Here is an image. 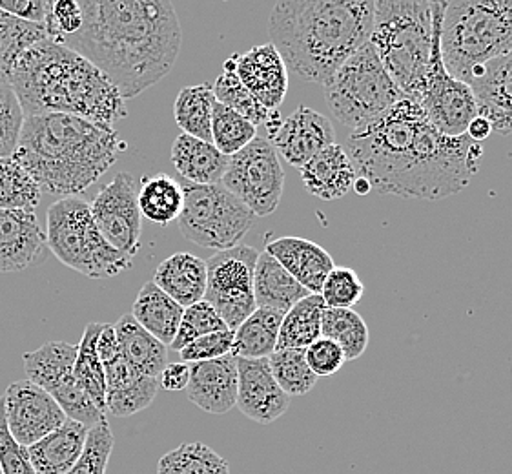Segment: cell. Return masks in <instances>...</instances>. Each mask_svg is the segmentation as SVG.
I'll return each mask as SVG.
<instances>
[{"mask_svg": "<svg viewBox=\"0 0 512 474\" xmlns=\"http://www.w3.org/2000/svg\"><path fill=\"white\" fill-rule=\"evenodd\" d=\"M88 427L66 420L59 429L28 447L30 464L35 474H64L81 458Z\"/></svg>", "mask_w": 512, "mask_h": 474, "instance_id": "25", "label": "cell"}, {"mask_svg": "<svg viewBox=\"0 0 512 474\" xmlns=\"http://www.w3.org/2000/svg\"><path fill=\"white\" fill-rule=\"evenodd\" d=\"M372 0H285L270 13L272 44L297 77L325 84L370 41Z\"/></svg>", "mask_w": 512, "mask_h": 474, "instance_id": "3", "label": "cell"}, {"mask_svg": "<svg viewBox=\"0 0 512 474\" xmlns=\"http://www.w3.org/2000/svg\"><path fill=\"white\" fill-rule=\"evenodd\" d=\"M268 137L277 154L290 165L303 168L312 157L334 145V126L325 115L307 106H299Z\"/></svg>", "mask_w": 512, "mask_h": 474, "instance_id": "18", "label": "cell"}, {"mask_svg": "<svg viewBox=\"0 0 512 474\" xmlns=\"http://www.w3.org/2000/svg\"><path fill=\"white\" fill-rule=\"evenodd\" d=\"M97 351L106 376V413L128 418L150 407L159 391V380L144 376L124 358L115 340L112 323H104Z\"/></svg>", "mask_w": 512, "mask_h": 474, "instance_id": "15", "label": "cell"}, {"mask_svg": "<svg viewBox=\"0 0 512 474\" xmlns=\"http://www.w3.org/2000/svg\"><path fill=\"white\" fill-rule=\"evenodd\" d=\"M152 281L186 309L205 299L206 261L190 252H177L157 267Z\"/></svg>", "mask_w": 512, "mask_h": 474, "instance_id": "26", "label": "cell"}, {"mask_svg": "<svg viewBox=\"0 0 512 474\" xmlns=\"http://www.w3.org/2000/svg\"><path fill=\"white\" fill-rule=\"evenodd\" d=\"M46 245L62 265L90 279L113 278L134 261L104 239L81 197H64L48 208Z\"/></svg>", "mask_w": 512, "mask_h": 474, "instance_id": "8", "label": "cell"}, {"mask_svg": "<svg viewBox=\"0 0 512 474\" xmlns=\"http://www.w3.org/2000/svg\"><path fill=\"white\" fill-rule=\"evenodd\" d=\"M0 474H2V473H0Z\"/></svg>", "mask_w": 512, "mask_h": 474, "instance_id": "56", "label": "cell"}, {"mask_svg": "<svg viewBox=\"0 0 512 474\" xmlns=\"http://www.w3.org/2000/svg\"><path fill=\"white\" fill-rule=\"evenodd\" d=\"M212 84L186 86L175 99V121L183 134L212 143V117L216 106Z\"/></svg>", "mask_w": 512, "mask_h": 474, "instance_id": "36", "label": "cell"}, {"mask_svg": "<svg viewBox=\"0 0 512 474\" xmlns=\"http://www.w3.org/2000/svg\"><path fill=\"white\" fill-rule=\"evenodd\" d=\"M370 44L403 95L420 99L431 70L434 44V2L379 0L374 2Z\"/></svg>", "mask_w": 512, "mask_h": 474, "instance_id": "6", "label": "cell"}, {"mask_svg": "<svg viewBox=\"0 0 512 474\" xmlns=\"http://www.w3.org/2000/svg\"><path fill=\"white\" fill-rule=\"evenodd\" d=\"M491 134V123H489L487 119L480 117V115L469 124V130H467V135L471 137L472 141H476V143H482V141H485Z\"/></svg>", "mask_w": 512, "mask_h": 474, "instance_id": "54", "label": "cell"}, {"mask_svg": "<svg viewBox=\"0 0 512 474\" xmlns=\"http://www.w3.org/2000/svg\"><path fill=\"white\" fill-rule=\"evenodd\" d=\"M212 88H214L217 103L234 110L236 114L243 115L254 126L267 123L268 117L272 114L239 81L234 55L226 59L223 64V73L219 75V79Z\"/></svg>", "mask_w": 512, "mask_h": 474, "instance_id": "39", "label": "cell"}, {"mask_svg": "<svg viewBox=\"0 0 512 474\" xmlns=\"http://www.w3.org/2000/svg\"><path fill=\"white\" fill-rule=\"evenodd\" d=\"M236 57V73L246 90L268 112H277L288 92V68L272 42L257 44Z\"/></svg>", "mask_w": 512, "mask_h": 474, "instance_id": "19", "label": "cell"}, {"mask_svg": "<svg viewBox=\"0 0 512 474\" xmlns=\"http://www.w3.org/2000/svg\"><path fill=\"white\" fill-rule=\"evenodd\" d=\"M445 2H434V44L431 70L423 84L420 104L427 119L447 137L467 135L469 124L478 117V104L471 86L461 83L447 73L441 59L440 30Z\"/></svg>", "mask_w": 512, "mask_h": 474, "instance_id": "13", "label": "cell"}, {"mask_svg": "<svg viewBox=\"0 0 512 474\" xmlns=\"http://www.w3.org/2000/svg\"><path fill=\"white\" fill-rule=\"evenodd\" d=\"M50 0H0V11L13 15L17 19L31 24H42L46 21Z\"/></svg>", "mask_w": 512, "mask_h": 474, "instance_id": "52", "label": "cell"}, {"mask_svg": "<svg viewBox=\"0 0 512 474\" xmlns=\"http://www.w3.org/2000/svg\"><path fill=\"white\" fill-rule=\"evenodd\" d=\"M299 172L308 194L325 201L347 196L358 179L349 154L336 143L312 157L307 165L299 168Z\"/></svg>", "mask_w": 512, "mask_h": 474, "instance_id": "24", "label": "cell"}, {"mask_svg": "<svg viewBox=\"0 0 512 474\" xmlns=\"http://www.w3.org/2000/svg\"><path fill=\"white\" fill-rule=\"evenodd\" d=\"M254 296L257 309H272L287 314L301 299L310 296V292L297 283L277 259L267 252H261L254 274Z\"/></svg>", "mask_w": 512, "mask_h": 474, "instance_id": "28", "label": "cell"}, {"mask_svg": "<svg viewBox=\"0 0 512 474\" xmlns=\"http://www.w3.org/2000/svg\"><path fill=\"white\" fill-rule=\"evenodd\" d=\"M157 474H230V467L214 449L195 442L164 454L157 464Z\"/></svg>", "mask_w": 512, "mask_h": 474, "instance_id": "40", "label": "cell"}, {"mask_svg": "<svg viewBox=\"0 0 512 474\" xmlns=\"http://www.w3.org/2000/svg\"><path fill=\"white\" fill-rule=\"evenodd\" d=\"M115 340L119 351L126 360L134 365L137 371L143 372L148 378L159 380L164 367L168 365V347L154 338L150 332L132 318V314H124L113 325Z\"/></svg>", "mask_w": 512, "mask_h": 474, "instance_id": "29", "label": "cell"}, {"mask_svg": "<svg viewBox=\"0 0 512 474\" xmlns=\"http://www.w3.org/2000/svg\"><path fill=\"white\" fill-rule=\"evenodd\" d=\"M185 207V192L174 177L159 174L144 177L139 190V210L141 216L155 225H170L177 221Z\"/></svg>", "mask_w": 512, "mask_h": 474, "instance_id": "34", "label": "cell"}, {"mask_svg": "<svg viewBox=\"0 0 512 474\" xmlns=\"http://www.w3.org/2000/svg\"><path fill=\"white\" fill-rule=\"evenodd\" d=\"M237 409L257 423L276 422L290 407V398L277 385L268 358H237Z\"/></svg>", "mask_w": 512, "mask_h": 474, "instance_id": "17", "label": "cell"}, {"mask_svg": "<svg viewBox=\"0 0 512 474\" xmlns=\"http://www.w3.org/2000/svg\"><path fill=\"white\" fill-rule=\"evenodd\" d=\"M186 396L205 413H230L237 403L236 356L192 363Z\"/></svg>", "mask_w": 512, "mask_h": 474, "instance_id": "20", "label": "cell"}, {"mask_svg": "<svg viewBox=\"0 0 512 474\" xmlns=\"http://www.w3.org/2000/svg\"><path fill=\"white\" fill-rule=\"evenodd\" d=\"M323 86L332 115L350 132L376 121L407 99L390 79L370 41L343 62Z\"/></svg>", "mask_w": 512, "mask_h": 474, "instance_id": "9", "label": "cell"}, {"mask_svg": "<svg viewBox=\"0 0 512 474\" xmlns=\"http://www.w3.org/2000/svg\"><path fill=\"white\" fill-rule=\"evenodd\" d=\"M46 39L42 24L24 22L0 11V84L10 86L11 73L22 55Z\"/></svg>", "mask_w": 512, "mask_h": 474, "instance_id": "37", "label": "cell"}, {"mask_svg": "<svg viewBox=\"0 0 512 474\" xmlns=\"http://www.w3.org/2000/svg\"><path fill=\"white\" fill-rule=\"evenodd\" d=\"M223 330L230 329L226 327L225 321L219 318L214 307L203 299L199 303L186 307L179 330L175 334V340L168 347V351L181 352L186 345H190L197 338H203L206 334H214V332H223Z\"/></svg>", "mask_w": 512, "mask_h": 474, "instance_id": "44", "label": "cell"}, {"mask_svg": "<svg viewBox=\"0 0 512 474\" xmlns=\"http://www.w3.org/2000/svg\"><path fill=\"white\" fill-rule=\"evenodd\" d=\"M46 247V230L30 210H0V272H22Z\"/></svg>", "mask_w": 512, "mask_h": 474, "instance_id": "22", "label": "cell"}, {"mask_svg": "<svg viewBox=\"0 0 512 474\" xmlns=\"http://www.w3.org/2000/svg\"><path fill=\"white\" fill-rule=\"evenodd\" d=\"M183 312L185 309L179 303L164 294L154 281H148L135 299L132 318L163 345L170 347L183 320Z\"/></svg>", "mask_w": 512, "mask_h": 474, "instance_id": "30", "label": "cell"}, {"mask_svg": "<svg viewBox=\"0 0 512 474\" xmlns=\"http://www.w3.org/2000/svg\"><path fill=\"white\" fill-rule=\"evenodd\" d=\"M185 207L177 219L181 234L195 245L217 252L239 247L256 216L221 185L183 181Z\"/></svg>", "mask_w": 512, "mask_h": 474, "instance_id": "10", "label": "cell"}, {"mask_svg": "<svg viewBox=\"0 0 512 474\" xmlns=\"http://www.w3.org/2000/svg\"><path fill=\"white\" fill-rule=\"evenodd\" d=\"M257 137V126L243 115L216 103L212 117V145L226 157H232Z\"/></svg>", "mask_w": 512, "mask_h": 474, "instance_id": "43", "label": "cell"}, {"mask_svg": "<svg viewBox=\"0 0 512 474\" xmlns=\"http://www.w3.org/2000/svg\"><path fill=\"white\" fill-rule=\"evenodd\" d=\"M84 22L81 2L77 0H50L44 30L48 39L61 44L64 39L79 33Z\"/></svg>", "mask_w": 512, "mask_h": 474, "instance_id": "48", "label": "cell"}, {"mask_svg": "<svg viewBox=\"0 0 512 474\" xmlns=\"http://www.w3.org/2000/svg\"><path fill=\"white\" fill-rule=\"evenodd\" d=\"M81 8V30L61 44L97 66L124 101L174 68L183 31L172 2L84 0Z\"/></svg>", "mask_w": 512, "mask_h": 474, "instance_id": "2", "label": "cell"}, {"mask_svg": "<svg viewBox=\"0 0 512 474\" xmlns=\"http://www.w3.org/2000/svg\"><path fill=\"white\" fill-rule=\"evenodd\" d=\"M77 360V345L66 341L44 343L37 351L22 354L24 371L28 380L46 392L66 382L73 376V365Z\"/></svg>", "mask_w": 512, "mask_h": 474, "instance_id": "32", "label": "cell"}, {"mask_svg": "<svg viewBox=\"0 0 512 474\" xmlns=\"http://www.w3.org/2000/svg\"><path fill=\"white\" fill-rule=\"evenodd\" d=\"M265 252L287 268L288 274L310 294L321 292L325 279L336 267L325 248L303 237H279L268 243Z\"/></svg>", "mask_w": 512, "mask_h": 474, "instance_id": "23", "label": "cell"}, {"mask_svg": "<svg viewBox=\"0 0 512 474\" xmlns=\"http://www.w3.org/2000/svg\"><path fill=\"white\" fill-rule=\"evenodd\" d=\"M478 115L487 119L492 132L512 134V50L487 62L471 84Z\"/></svg>", "mask_w": 512, "mask_h": 474, "instance_id": "21", "label": "cell"}, {"mask_svg": "<svg viewBox=\"0 0 512 474\" xmlns=\"http://www.w3.org/2000/svg\"><path fill=\"white\" fill-rule=\"evenodd\" d=\"M126 148L113 126L70 114L31 115L13 159L42 190L64 199L97 183Z\"/></svg>", "mask_w": 512, "mask_h": 474, "instance_id": "4", "label": "cell"}, {"mask_svg": "<svg viewBox=\"0 0 512 474\" xmlns=\"http://www.w3.org/2000/svg\"><path fill=\"white\" fill-rule=\"evenodd\" d=\"M113 444H115V440H113L112 427L104 418L88 431V438H86L81 458L68 473L64 474H106Z\"/></svg>", "mask_w": 512, "mask_h": 474, "instance_id": "45", "label": "cell"}, {"mask_svg": "<svg viewBox=\"0 0 512 474\" xmlns=\"http://www.w3.org/2000/svg\"><path fill=\"white\" fill-rule=\"evenodd\" d=\"M24 112L10 86L0 84V159H10L21 143Z\"/></svg>", "mask_w": 512, "mask_h": 474, "instance_id": "47", "label": "cell"}, {"mask_svg": "<svg viewBox=\"0 0 512 474\" xmlns=\"http://www.w3.org/2000/svg\"><path fill=\"white\" fill-rule=\"evenodd\" d=\"M172 161L183 181L194 185H219L228 166V157L216 146L186 134L175 139Z\"/></svg>", "mask_w": 512, "mask_h": 474, "instance_id": "27", "label": "cell"}, {"mask_svg": "<svg viewBox=\"0 0 512 474\" xmlns=\"http://www.w3.org/2000/svg\"><path fill=\"white\" fill-rule=\"evenodd\" d=\"M104 323L90 321L84 329L82 340L77 345V360L73 365V378L92 398L97 409L106 416V376L103 361L97 351L99 336L103 332Z\"/></svg>", "mask_w": 512, "mask_h": 474, "instance_id": "35", "label": "cell"}, {"mask_svg": "<svg viewBox=\"0 0 512 474\" xmlns=\"http://www.w3.org/2000/svg\"><path fill=\"white\" fill-rule=\"evenodd\" d=\"M257 258L256 248L239 245L206 259L205 301L214 307L230 330H236L257 309L254 296Z\"/></svg>", "mask_w": 512, "mask_h": 474, "instance_id": "12", "label": "cell"}, {"mask_svg": "<svg viewBox=\"0 0 512 474\" xmlns=\"http://www.w3.org/2000/svg\"><path fill=\"white\" fill-rule=\"evenodd\" d=\"M190 382V365L188 363H168L159 376V385L166 391H185Z\"/></svg>", "mask_w": 512, "mask_h": 474, "instance_id": "53", "label": "cell"}, {"mask_svg": "<svg viewBox=\"0 0 512 474\" xmlns=\"http://www.w3.org/2000/svg\"><path fill=\"white\" fill-rule=\"evenodd\" d=\"M321 336L336 341L347 361L358 360L369 347V327L354 309H325Z\"/></svg>", "mask_w": 512, "mask_h": 474, "instance_id": "38", "label": "cell"}, {"mask_svg": "<svg viewBox=\"0 0 512 474\" xmlns=\"http://www.w3.org/2000/svg\"><path fill=\"white\" fill-rule=\"evenodd\" d=\"M349 146L356 174L376 192L425 201L460 194L483 157L480 143L469 135L441 134L412 99L352 132Z\"/></svg>", "mask_w": 512, "mask_h": 474, "instance_id": "1", "label": "cell"}, {"mask_svg": "<svg viewBox=\"0 0 512 474\" xmlns=\"http://www.w3.org/2000/svg\"><path fill=\"white\" fill-rule=\"evenodd\" d=\"M41 199V186L13 157L0 159V210L33 212Z\"/></svg>", "mask_w": 512, "mask_h": 474, "instance_id": "41", "label": "cell"}, {"mask_svg": "<svg viewBox=\"0 0 512 474\" xmlns=\"http://www.w3.org/2000/svg\"><path fill=\"white\" fill-rule=\"evenodd\" d=\"M10 88L24 117L70 114L106 126L128 117L110 79L88 59L50 39L22 55L11 73Z\"/></svg>", "mask_w": 512, "mask_h": 474, "instance_id": "5", "label": "cell"}, {"mask_svg": "<svg viewBox=\"0 0 512 474\" xmlns=\"http://www.w3.org/2000/svg\"><path fill=\"white\" fill-rule=\"evenodd\" d=\"M221 185L254 216L274 214L285 188V172L276 148L265 137H256L241 152L228 157Z\"/></svg>", "mask_w": 512, "mask_h": 474, "instance_id": "11", "label": "cell"}, {"mask_svg": "<svg viewBox=\"0 0 512 474\" xmlns=\"http://www.w3.org/2000/svg\"><path fill=\"white\" fill-rule=\"evenodd\" d=\"M325 303L319 294H310L288 310L281 321L276 351L301 349L308 347L321 338V320L325 312Z\"/></svg>", "mask_w": 512, "mask_h": 474, "instance_id": "33", "label": "cell"}, {"mask_svg": "<svg viewBox=\"0 0 512 474\" xmlns=\"http://www.w3.org/2000/svg\"><path fill=\"white\" fill-rule=\"evenodd\" d=\"M305 356H307L308 367L318 378L319 376L327 378V376L336 374V372L341 371V367L347 361L345 352L341 351L338 343L323 338V336L308 347Z\"/></svg>", "mask_w": 512, "mask_h": 474, "instance_id": "51", "label": "cell"}, {"mask_svg": "<svg viewBox=\"0 0 512 474\" xmlns=\"http://www.w3.org/2000/svg\"><path fill=\"white\" fill-rule=\"evenodd\" d=\"M4 402L11 436L22 447L37 444L68 420L52 396L30 380L11 383Z\"/></svg>", "mask_w": 512, "mask_h": 474, "instance_id": "16", "label": "cell"}, {"mask_svg": "<svg viewBox=\"0 0 512 474\" xmlns=\"http://www.w3.org/2000/svg\"><path fill=\"white\" fill-rule=\"evenodd\" d=\"M363 294V281L352 268L347 267L332 268L319 292L327 309H352Z\"/></svg>", "mask_w": 512, "mask_h": 474, "instance_id": "46", "label": "cell"}, {"mask_svg": "<svg viewBox=\"0 0 512 474\" xmlns=\"http://www.w3.org/2000/svg\"><path fill=\"white\" fill-rule=\"evenodd\" d=\"M268 363L277 385L288 398L305 396L318 383V376L308 367L307 356L301 349L276 351L268 358Z\"/></svg>", "mask_w": 512, "mask_h": 474, "instance_id": "42", "label": "cell"}, {"mask_svg": "<svg viewBox=\"0 0 512 474\" xmlns=\"http://www.w3.org/2000/svg\"><path fill=\"white\" fill-rule=\"evenodd\" d=\"M352 190H356L359 196H367L370 190H372V186H370L369 181H365L363 177H358V179H356V183L352 186Z\"/></svg>", "mask_w": 512, "mask_h": 474, "instance_id": "55", "label": "cell"}, {"mask_svg": "<svg viewBox=\"0 0 512 474\" xmlns=\"http://www.w3.org/2000/svg\"><path fill=\"white\" fill-rule=\"evenodd\" d=\"M93 221L104 239L119 252L134 259L141 247L143 216L139 210V190L132 174L121 172L95 196Z\"/></svg>", "mask_w": 512, "mask_h": 474, "instance_id": "14", "label": "cell"}, {"mask_svg": "<svg viewBox=\"0 0 512 474\" xmlns=\"http://www.w3.org/2000/svg\"><path fill=\"white\" fill-rule=\"evenodd\" d=\"M440 48L447 73L471 84L487 62L512 50V0L445 2Z\"/></svg>", "mask_w": 512, "mask_h": 474, "instance_id": "7", "label": "cell"}, {"mask_svg": "<svg viewBox=\"0 0 512 474\" xmlns=\"http://www.w3.org/2000/svg\"><path fill=\"white\" fill-rule=\"evenodd\" d=\"M283 312L272 309H256L234 330L232 354L236 358L261 360L270 358L277 349V338Z\"/></svg>", "mask_w": 512, "mask_h": 474, "instance_id": "31", "label": "cell"}, {"mask_svg": "<svg viewBox=\"0 0 512 474\" xmlns=\"http://www.w3.org/2000/svg\"><path fill=\"white\" fill-rule=\"evenodd\" d=\"M0 473L2 474H35L30 464L28 447L15 442L11 436L8 420H6V402L0 398Z\"/></svg>", "mask_w": 512, "mask_h": 474, "instance_id": "49", "label": "cell"}, {"mask_svg": "<svg viewBox=\"0 0 512 474\" xmlns=\"http://www.w3.org/2000/svg\"><path fill=\"white\" fill-rule=\"evenodd\" d=\"M232 343H234V330H223V332H214V334H206L203 338H197L177 354L181 356L183 363L192 365L199 361L217 360L226 354H232Z\"/></svg>", "mask_w": 512, "mask_h": 474, "instance_id": "50", "label": "cell"}]
</instances>
